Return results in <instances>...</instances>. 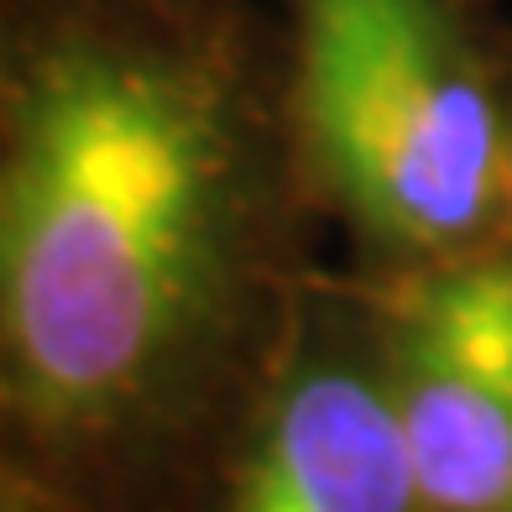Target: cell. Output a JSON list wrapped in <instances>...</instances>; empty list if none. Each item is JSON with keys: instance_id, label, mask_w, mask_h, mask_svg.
Listing matches in <instances>:
<instances>
[{"instance_id": "1", "label": "cell", "mask_w": 512, "mask_h": 512, "mask_svg": "<svg viewBox=\"0 0 512 512\" xmlns=\"http://www.w3.org/2000/svg\"><path fill=\"white\" fill-rule=\"evenodd\" d=\"M246 136L204 63L63 37L0 131V392L42 434H110L178 387L236 293Z\"/></svg>"}, {"instance_id": "2", "label": "cell", "mask_w": 512, "mask_h": 512, "mask_svg": "<svg viewBox=\"0 0 512 512\" xmlns=\"http://www.w3.org/2000/svg\"><path fill=\"white\" fill-rule=\"evenodd\" d=\"M298 126L324 189L398 251L476 241L507 183L492 84L450 0H293Z\"/></svg>"}, {"instance_id": "3", "label": "cell", "mask_w": 512, "mask_h": 512, "mask_svg": "<svg viewBox=\"0 0 512 512\" xmlns=\"http://www.w3.org/2000/svg\"><path fill=\"white\" fill-rule=\"evenodd\" d=\"M387 387L424 512H512V267L465 262L418 283Z\"/></svg>"}, {"instance_id": "4", "label": "cell", "mask_w": 512, "mask_h": 512, "mask_svg": "<svg viewBox=\"0 0 512 512\" xmlns=\"http://www.w3.org/2000/svg\"><path fill=\"white\" fill-rule=\"evenodd\" d=\"M230 512H424L387 377L361 356L298 361L241 465Z\"/></svg>"}, {"instance_id": "5", "label": "cell", "mask_w": 512, "mask_h": 512, "mask_svg": "<svg viewBox=\"0 0 512 512\" xmlns=\"http://www.w3.org/2000/svg\"><path fill=\"white\" fill-rule=\"evenodd\" d=\"M507 189H512V147H507Z\"/></svg>"}, {"instance_id": "6", "label": "cell", "mask_w": 512, "mask_h": 512, "mask_svg": "<svg viewBox=\"0 0 512 512\" xmlns=\"http://www.w3.org/2000/svg\"><path fill=\"white\" fill-rule=\"evenodd\" d=\"M0 512H11V507H6V497H0Z\"/></svg>"}]
</instances>
